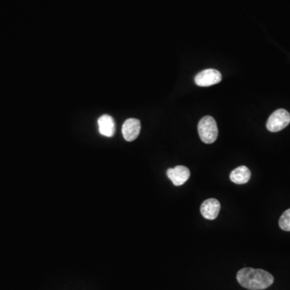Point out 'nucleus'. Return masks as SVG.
Wrapping results in <instances>:
<instances>
[{
    "instance_id": "obj_2",
    "label": "nucleus",
    "mask_w": 290,
    "mask_h": 290,
    "mask_svg": "<svg viewBox=\"0 0 290 290\" xmlns=\"http://www.w3.org/2000/svg\"><path fill=\"white\" fill-rule=\"evenodd\" d=\"M198 134L202 142L206 143H212L216 140L219 135V130L216 121L213 117H203L198 126Z\"/></svg>"
},
{
    "instance_id": "obj_10",
    "label": "nucleus",
    "mask_w": 290,
    "mask_h": 290,
    "mask_svg": "<svg viewBox=\"0 0 290 290\" xmlns=\"http://www.w3.org/2000/svg\"><path fill=\"white\" fill-rule=\"evenodd\" d=\"M279 226L283 231H290V209L282 214L279 220Z\"/></svg>"
},
{
    "instance_id": "obj_4",
    "label": "nucleus",
    "mask_w": 290,
    "mask_h": 290,
    "mask_svg": "<svg viewBox=\"0 0 290 290\" xmlns=\"http://www.w3.org/2000/svg\"><path fill=\"white\" fill-rule=\"evenodd\" d=\"M222 80L220 72L214 69L202 70L195 77V83L199 86H211L219 83Z\"/></svg>"
},
{
    "instance_id": "obj_3",
    "label": "nucleus",
    "mask_w": 290,
    "mask_h": 290,
    "mask_svg": "<svg viewBox=\"0 0 290 290\" xmlns=\"http://www.w3.org/2000/svg\"><path fill=\"white\" fill-rule=\"evenodd\" d=\"M290 123V114L284 109H278L274 111L267 122V128L272 132L281 131Z\"/></svg>"
},
{
    "instance_id": "obj_9",
    "label": "nucleus",
    "mask_w": 290,
    "mask_h": 290,
    "mask_svg": "<svg viewBox=\"0 0 290 290\" xmlns=\"http://www.w3.org/2000/svg\"><path fill=\"white\" fill-rule=\"evenodd\" d=\"M230 178L235 184H245L251 178V171L246 166H239L231 172Z\"/></svg>"
},
{
    "instance_id": "obj_1",
    "label": "nucleus",
    "mask_w": 290,
    "mask_h": 290,
    "mask_svg": "<svg viewBox=\"0 0 290 290\" xmlns=\"http://www.w3.org/2000/svg\"><path fill=\"white\" fill-rule=\"evenodd\" d=\"M237 280L247 289L262 290L272 285L274 278L272 275L264 270L244 268L238 272Z\"/></svg>"
},
{
    "instance_id": "obj_5",
    "label": "nucleus",
    "mask_w": 290,
    "mask_h": 290,
    "mask_svg": "<svg viewBox=\"0 0 290 290\" xmlns=\"http://www.w3.org/2000/svg\"><path fill=\"white\" fill-rule=\"evenodd\" d=\"M167 176L170 178L174 186H180L188 181L190 176V172L188 168L178 166L167 170Z\"/></svg>"
},
{
    "instance_id": "obj_6",
    "label": "nucleus",
    "mask_w": 290,
    "mask_h": 290,
    "mask_svg": "<svg viewBox=\"0 0 290 290\" xmlns=\"http://www.w3.org/2000/svg\"><path fill=\"white\" fill-rule=\"evenodd\" d=\"M140 128L141 125L139 119H127L122 127V133H123L124 139L129 142L135 140L140 132Z\"/></svg>"
},
{
    "instance_id": "obj_8",
    "label": "nucleus",
    "mask_w": 290,
    "mask_h": 290,
    "mask_svg": "<svg viewBox=\"0 0 290 290\" xmlns=\"http://www.w3.org/2000/svg\"><path fill=\"white\" fill-rule=\"evenodd\" d=\"M98 129L101 135L106 137H111L115 132V125L112 117L108 114H104L98 119Z\"/></svg>"
},
{
    "instance_id": "obj_7",
    "label": "nucleus",
    "mask_w": 290,
    "mask_h": 290,
    "mask_svg": "<svg viewBox=\"0 0 290 290\" xmlns=\"http://www.w3.org/2000/svg\"><path fill=\"white\" fill-rule=\"evenodd\" d=\"M220 211V203L215 198H210L202 202L201 213L205 219L214 220L216 219Z\"/></svg>"
}]
</instances>
